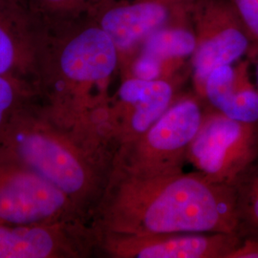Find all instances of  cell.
Returning a JSON list of instances; mask_svg holds the SVG:
<instances>
[{
  "mask_svg": "<svg viewBox=\"0 0 258 258\" xmlns=\"http://www.w3.org/2000/svg\"><path fill=\"white\" fill-rule=\"evenodd\" d=\"M116 234L238 233L235 185L215 184L182 168L162 172L123 170L108 210Z\"/></svg>",
  "mask_w": 258,
  "mask_h": 258,
  "instance_id": "obj_1",
  "label": "cell"
},
{
  "mask_svg": "<svg viewBox=\"0 0 258 258\" xmlns=\"http://www.w3.org/2000/svg\"><path fill=\"white\" fill-rule=\"evenodd\" d=\"M258 157V123L216 113L202 121L186 158L215 184L235 185Z\"/></svg>",
  "mask_w": 258,
  "mask_h": 258,
  "instance_id": "obj_2",
  "label": "cell"
},
{
  "mask_svg": "<svg viewBox=\"0 0 258 258\" xmlns=\"http://www.w3.org/2000/svg\"><path fill=\"white\" fill-rule=\"evenodd\" d=\"M202 121L197 102L191 99L177 102L146 132L125 144L122 170L162 172L182 168Z\"/></svg>",
  "mask_w": 258,
  "mask_h": 258,
  "instance_id": "obj_3",
  "label": "cell"
},
{
  "mask_svg": "<svg viewBox=\"0 0 258 258\" xmlns=\"http://www.w3.org/2000/svg\"><path fill=\"white\" fill-rule=\"evenodd\" d=\"M197 37L194 81L200 94L212 71L250 52L249 34L229 0H197L192 12Z\"/></svg>",
  "mask_w": 258,
  "mask_h": 258,
  "instance_id": "obj_4",
  "label": "cell"
},
{
  "mask_svg": "<svg viewBox=\"0 0 258 258\" xmlns=\"http://www.w3.org/2000/svg\"><path fill=\"white\" fill-rule=\"evenodd\" d=\"M197 0H108L92 16L117 47L119 55L162 28L192 16Z\"/></svg>",
  "mask_w": 258,
  "mask_h": 258,
  "instance_id": "obj_5",
  "label": "cell"
},
{
  "mask_svg": "<svg viewBox=\"0 0 258 258\" xmlns=\"http://www.w3.org/2000/svg\"><path fill=\"white\" fill-rule=\"evenodd\" d=\"M112 239V251L120 257L229 258L242 237L238 233H162L116 234Z\"/></svg>",
  "mask_w": 258,
  "mask_h": 258,
  "instance_id": "obj_6",
  "label": "cell"
},
{
  "mask_svg": "<svg viewBox=\"0 0 258 258\" xmlns=\"http://www.w3.org/2000/svg\"><path fill=\"white\" fill-rule=\"evenodd\" d=\"M66 194L37 173H20L0 184V219L18 225L44 220L59 212Z\"/></svg>",
  "mask_w": 258,
  "mask_h": 258,
  "instance_id": "obj_7",
  "label": "cell"
},
{
  "mask_svg": "<svg viewBox=\"0 0 258 258\" xmlns=\"http://www.w3.org/2000/svg\"><path fill=\"white\" fill-rule=\"evenodd\" d=\"M45 31L27 0H0V75L9 78L40 54Z\"/></svg>",
  "mask_w": 258,
  "mask_h": 258,
  "instance_id": "obj_8",
  "label": "cell"
},
{
  "mask_svg": "<svg viewBox=\"0 0 258 258\" xmlns=\"http://www.w3.org/2000/svg\"><path fill=\"white\" fill-rule=\"evenodd\" d=\"M120 130L124 143L146 132L169 106L173 90L164 80H126L118 91Z\"/></svg>",
  "mask_w": 258,
  "mask_h": 258,
  "instance_id": "obj_9",
  "label": "cell"
},
{
  "mask_svg": "<svg viewBox=\"0 0 258 258\" xmlns=\"http://www.w3.org/2000/svg\"><path fill=\"white\" fill-rule=\"evenodd\" d=\"M22 158L38 175L65 194L83 190L87 175L81 161L67 148L39 134H30L19 145Z\"/></svg>",
  "mask_w": 258,
  "mask_h": 258,
  "instance_id": "obj_10",
  "label": "cell"
},
{
  "mask_svg": "<svg viewBox=\"0 0 258 258\" xmlns=\"http://www.w3.org/2000/svg\"><path fill=\"white\" fill-rule=\"evenodd\" d=\"M204 94L220 113L248 123H258V88L250 82L249 64L224 65L209 75Z\"/></svg>",
  "mask_w": 258,
  "mask_h": 258,
  "instance_id": "obj_11",
  "label": "cell"
},
{
  "mask_svg": "<svg viewBox=\"0 0 258 258\" xmlns=\"http://www.w3.org/2000/svg\"><path fill=\"white\" fill-rule=\"evenodd\" d=\"M197 48L195 31L184 23L172 24L151 34L142 43V54L163 61H176L192 55Z\"/></svg>",
  "mask_w": 258,
  "mask_h": 258,
  "instance_id": "obj_12",
  "label": "cell"
},
{
  "mask_svg": "<svg viewBox=\"0 0 258 258\" xmlns=\"http://www.w3.org/2000/svg\"><path fill=\"white\" fill-rule=\"evenodd\" d=\"M51 234L37 227H0V258H44L53 250Z\"/></svg>",
  "mask_w": 258,
  "mask_h": 258,
  "instance_id": "obj_13",
  "label": "cell"
},
{
  "mask_svg": "<svg viewBox=\"0 0 258 258\" xmlns=\"http://www.w3.org/2000/svg\"><path fill=\"white\" fill-rule=\"evenodd\" d=\"M108 0H27L35 17L45 28L91 19Z\"/></svg>",
  "mask_w": 258,
  "mask_h": 258,
  "instance_id": "obj_14",
  "label": "cell"
},
{
  "mask_svg": "<svg viewBox=\"0 0 258 258\" xmlns=\"http://www.w3.org/2000/svg\"><path fill=\"white\" fill-rule=\"evenodd\" d=\"M235 190L240 236L258 241V157L240 177Z\"/></svg>",
  "mask_w": 258,
  "mask_h": 258,
  "instance_id": "obj_15",
  "label": "cell"
},
{
  "mask_svg": "<svg viewBox=\"0 0 258 258\" xmlns=\"http://www.w3.org/2000/svg\"><path fill=\"white\" fill-rule=\"evenodd\" d=\"M251 41L250 52L258 54V0H229Z\"/></svg>",
  "mask_w": 258,
  "mask_h": 258,
  "instance_id": "obj_16",
  "label": "cell"
},
{
  "mask_svg": "<svg viewBox=\"0 0 258 258\" xmlns=\"http://www.w3.org/2000/svg\"><path fill=\"white\" fill-rule=\"evenodd\" d=\"M165 65L155 57L141 53L132 66L133 78L144 81L160 80Z\"/></svg>",
  "mask_w": 258,
  "mask_h": 258,
  "instance_id": "obj_17",
  "label": "cell"
},
{
  "mask_svg": "<svg viewBox=\"0 0 258 258\" xmlns=\"http://www.w3.org/2000/svg\"><path fill=\"white\" fill-rule=\"evenodd\" d=\"M15 99V90L9 79L0 75V122L4 112L12 105Z\"/></svg>",
  "mask_w": 258,
  "mask_h": 258,
  "instance_id": "obj_18",
  "label": "cell"
},
{
  "mask_svg": "<svg viewBox=\"0 0 258 258\" xmlns=\"http://www.w3.org/2000/svg\"><path fill=\"white\" fill-rule=\"evenodd\" d=\"M229 258H258L257 240L242 237L239 245L231 251Z\"/></svg>",
  "mask_w": 258,
  "mask_h": 258,
  "instance_id": "obj_19",
  "label": "cell"
},
{
  "mask_svg": "<svg viewBox=\"0 0 258 258\" xmlns=\"http://www.w3.org/2000/svg\"><path fill=\"white\" fill-rule=\"evenodd\" d=\"M256 79H257V85H258V62H257V68H256Z\"/></svg>",
  "mask_w": 258,
  "mask_h": 258,
  "instance_id": "obj_20",
  "label": "cell"
}]
</instances>
